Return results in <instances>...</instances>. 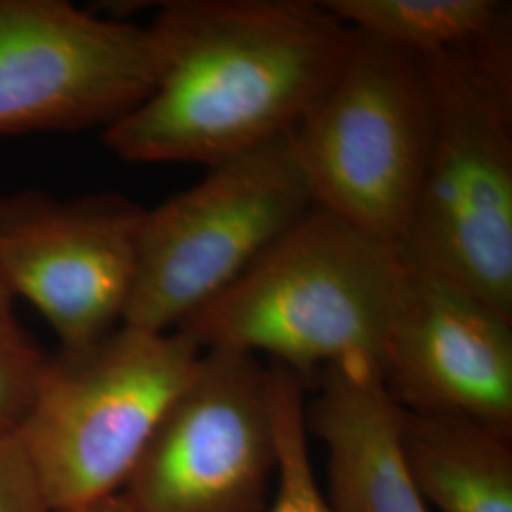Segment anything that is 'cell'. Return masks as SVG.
Returning a JSON list of instances; mask_svg holds the SVG:
<instances>
[{"mask_svg":"<svg viewBox=\"0 0 512 512\" xmlns=\"http://www.w3.org/2000/svg\"><path fill=\"white\" fill-rule=\"evenodd\" d=\"M291 139L313 207L401 249L433 139L425 61L355 31Z\"/></svg>","mask_w":512,"mask_h":512,"instance_id":"obj_5","label":"cell"},{"mask_svg":"<svg viewBox=\"0 0 512 512\" xmlns=\"http://www.w3.org/2000/svg\"><path fill=\"white\" fill-rule=\"evenodd\" d=\"M145 215L118 192L2 194L0 279L48 321L59 348L92 344L124 323Z\"/></svg>","mask_w":512,"mask_h":512,"instance_id":"obj_9","label":"cell"},{"mask_svg":"<svg viewBox=\"0 0 512 512\" xmlns=\"http://www.w3.org/2000/svg\"><path fill=\"white\" fill-rule=\"evenodd\" d=\"M306 404V427L329 454V501L336 512H429L406 469L403 408L380 368L348 363L323 368Z\"/></svg>","mask_w":512,"mask_h":512,"instance_id":"obj_11","label":"cell"},{"mask_svg":"<svg viewBox=\"0 0 512 512\" xmlns=\"http://www.w3.org/2000/svg\"><path fill=\"white\" fill-rule=\"evenodd\" d=\"M148 31L156 86L103 131L129 164L211 167L291 133L355 42L310 0H171Z\"/></svg>","mask_w":512,"mask_h":512,"instance_id":"obj_1","label":"cell"},{"mask_svg":"<svg viewBox=\"0 0 512 512\" xmlns=\"http://www.w3.org/2000/svg\"><path fill=\"white\" fill-rule=\"evenodd\" d=\"M200 355L179 330L129 325L48 355L18 435L55 512L122 494Z\"/></svg>","mask_w":512,"mask_h":512,"instance_id":"obj_4","label":"cell"},{"mask_svg":"<svg viewBox=\"0 0 512 512\" xmlns=\"http://www.w3.org/2000/svg\"><path fill=\"white\" fill-rule=\"evenodd\" d=\"M382 376L412 414H452L512 435V319L444 277L412 266Z\"/></svg>","mask_w":512,"mask_h":512,"instance_id":"obj_10","label":"cell"},{"mask_svg":"<svg viewBox=\"0 0 512 512\" xmlns=\"http://www.w3.org/2000/svg\"><path fill=\"white\" fill-rule=\"evenodd\" d=\"M270 395L277 446V494L266 512H336L321 494L311 467L306 427V382L287 366L270 363Z\"/></svg>","mask_w":512,"mask_h":512,"instance_id":"obj_14","label":"cell"},{"mask_svg":"<svg viewBox=\"0 0 512 512\" xmlns=\"http://www.w3.org/2000/svg\"><path fill=\"white\" fill-rule=\"evenodd\" d=\"M14 319H16L14 298H12V294L8 293L6 285L0 279V323H8V321H14Z\"/></svg>","mask_w":512,"mask_h":512,"instance_id":"obj_18","label":"cell"},{"mask_svg":"<svg viewBox=\"0 0 512 512\" xmlns=\"http://www.w3.org/2000/svg\"><path fill=\"white\" fill-rule=\"evenodd\" d=\"M275 469L268 366L205 349L122 495L133 512H266Z\"/></svg>","mask_w":512,"mask_h":512,"instance_id":"obj_7","label":"cell"},{"mask_svg":"<svg viewBox=\"0 0 512 512\" xmlns=\"http://www.w3.org/2000/svg\"><path fill=\"white\" fill-rule=\"evenodd\" d=\"M311 209L291 133L207 167L200 183L147 209L122 325L177 329Z\"/></svg>","mask_w":512,"mask_h":512,"instance_id":"obj_6","label":"cell"},{"mask_svg":"<svg viewBox=\"0 0 512 512\" xmlns=\"http://www.w3.org/2000/svg\"><path fill=\"white\" fill-rule=\"evenodd\" d=\"M48 355L18 319L0 323V435L18 433L35 399Z\"/></svg>","mask_w":512,"mask_h":512,"instance_id":"obj_15","label":"cell"},{"mask_svg":"<svg viewBox=\"0 0 512 512\" xmlns=\"http://www.w3.org/2000/svg\"><path fill=\"white\" fill-rule=\"evenodd\" d=\"M0 512H55L18 433L0 435Z\"/></svg>","mask_w":512,"mask_h":512,"instance_id":"obj_16","label":"cell"},{"mask_svg":"<svg viewBox=\"0 0 512 512\" xmlns=\"http://www.w3.org/2000/svg\"><path fill=\"white\" fill-rule=\"evenodd\" d=\"M69 512H133V509L129 507V503L124 499V495L118 494L107 497L103 501L92 503L88 507H80V509H74V511Z\"/></svg>","mask_w":512,"mask_h":512,"instance_id":"obj_17","label":"cell"},{"mask_svg":"<svg viewBox=\"0 0 512 512\" xmlns=\"http://www.w3.org/2000/svg\"><path fill=\"white\" fill-rule=\"evenodd\" d=\"M408 274L399 247L313 207L224 293L175 330L198 348L287 366H384Z\"/></svg>","mask_w":512,"mask_h":512,"instance_id":"obj_2","label":"cell"},{"mask_svg":"<svg viewBox=\"0 0 512 512\" xmlns=\"http://www.w3.org/2000/svg\"><path fill=\"white\" fill-rule=\"evenodd\" d=\"M406 469L442 512H512V435L452 414L403 412Z\"/></svg>","mask_w":512,"mask_h":512,"instance_id":"obj_12","label":"cell"},{"mask_svg":"<svg viewBox=\"0 0 512 512\" xmlns=\"http://www.w3.org/2000/svg\"><path fill=\"white\" fill-rule=\"evenodd\" d=\"M421 59L433 139L401 253L512 319V31Z\"/></svg>","mask_w":512,"mask_h":512,"instance_id":"obj_3","label":"cell"},{"mask_svg":"<svg viewBox=\"0 0 512 512\" xmlns=\"http://www.w3.org/2000/svg\"><path fill=\"white\" fill-rule=\"evenodd\" d=\"M353 31L418 57L467 50L512 31L497 0H323Z\"/></svg>","mask_w":512,"mask_h":512,"instance_id":"obj_13","label":"cell"},{"mask_svg":"<svg viewBox=\"0 0 512 512\" xmlns=\"http://www.w3.org/2000/svg\"><path fill=\"white\" fill-rule=\"evenodd\" d=\"M148 27L69 0H0V137L103 131L156 86Z\"/></svg>","mask_w":512,"mask_h":512,"instance_id":"obj_8","label":"cell"}]
</instances>
